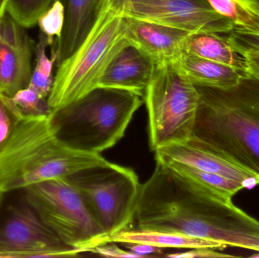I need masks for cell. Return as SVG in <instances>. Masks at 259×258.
Returning <instances> with one entry per match:
<instances>
[{"label":"cell","mask_w":259,"mask_h":258,"mask_svg":"<svg viewBox=\"0 0 259 258\" xmlns=\"http://www.w3.org/2000/svg\"><path fill=\"white\" fill-rule=\"evenodd\" d=\"M137 229L172 232L254 250L259 245V221L225 198L181 177L156 162L140 188Z\"/></svg>","instance_id":"1"},{"label":"cell","mask_w":259,"mask_h":258,"mask_svg":"<svg viewBox=\"0 0 259 258\" xmlns=\"http://www.w3.org/2000/svg\"><path fill=\"white\" fill-rule=\"evenodd\" d=\"M196 86L199 102L190 139L259 177V80L247 74L231 87Z\"/></svg>","instance_id":"2"},{"label":"cell","mask_w":259,"mask_h":258,"mask_svg":"<svg viewBox=\"0 0 259 258\" xmlns=\"http://www.w3.org/2000/svg\"><path fill=\"white\" fill-rule=\"evenodd\" d=\"M107 162L100 154L82 152L62 143L50 112L24 115L0 151V192L23 190Z\"/></svg>","instance_id":"3"},{"label":"cell","mask_w":259,"mask_h":258,"mask_svg":"<svg viewBox=\"0 0 259 258\" xmlns=\"http://www.w3.org/2000/svg\"><path fill=\"white\" fill-rule=\"evenodd\" d=\"M142 97L124 89L98 86L70 104L51 111L58 139L72 149L100 154L125 134Z\"/></svg>","instance_id":"4"},{"label":"cell","mask_w":259,"mask_h":258,"mask_svg":"<svg viewBox=\"0 0 259 258\" xmlns=\"http://www.w3.org/2000/svg\"><path fill=\"white\" fill-rule=\"evenodd\" d=\"M117 0H104L92 30L77 50L58 65L47 101L50 110L64 107L95 88L112 59L128 45Z\"/></svg>","instance_id":"5"},{"label":"cell","mask_w":259,"mask_h":258,"mask_svg":"<svg viewBox=\"0 0 259 258\" xmlns=\"http://www.w3.org/2000/svg\"><path fill=\"white\" fill-rule=\"evenodd\" d=\"M143 98L152 151L192 137L199 91L170 62L156 64Z\"/></svg>","instance_id":"6"},{"label":"cell","mask_w":259,"mask_h":258,"mask_svg":"<svg viewBox=\"0 0 259 258\" xmlns=\"http://www.w3.org/2000/svg\"><path fill=\"white\" fill-rule=\"evenodd\" d=\"M67 179L108 237L133 228L141 184L132 169L107 162Z\"/></svg>","instance_id":"7"},{"label":"cell","mask_w":259,"mask_h":258,"mask_svg":"<svg viewBox=\"0 0 259 258\" xmlns=\"http://www.w3.org/2000/svg\"><path fill=\"white\" fill-rule=\"evenodd\" d=\"M22 191L24 201L65 245L91 252L108 243L109 237L67 177L42 182Z\"/></svg>","instance_id":"8"},{"label":"cell","mask_w":259,"mask_h":258,"mask_svg":"<svg viewBox=\"0 0 259 258\" xmlns=\"http://www.w3.org/2000/svg\"><path fill=\"white\" fill-rule=\"evenodd\" d=\"M24 202L9 206L0 222V257H71L83 253L65 245Z\"/></svg>","instance_id":"9"},{"label":"cell","mask_w":259,"mask_h":258,"mask_svg":"<svg viewBox=\"0 0 259 258\" xmlns=\"http://www.w3.org/2000/svg\"><path fill=\"white\" fill-rule=\"evenodd\" d=\"M121 15L188 32L230 33L232 23L205 0H117Z\"/></svg>","instance_id":"10"},{"label":"cell","mask_w":259,"mask_h":258,"mask_svg":"<svg viewBox=\"0 0 259 258\" xmlns=\"http://www.w3.org/2000/svg\"><path fill=\"white\" fill-rule=\"evenodd\" d=\"M124 33L130 44L141 50L155 64L170 62L185 50L191 33L175 27L123 17Z\"/></svg>","instance_id":"11"},{"label":"cell","mask_w":259,"mask_h":258,"mask_svg":"<svg viewBox=\"0 0 259 258\" xmlns=\"http://www.w3.org/2000/svg\"><path fill=\"white\" fill-rule=\"evenodd\" d=\"M155 153L156 161L178 162L205 172L219 174L238 182L244 188L250 189L259 184L257 176L198 146L190 139L161 147Z\"/></svg>","instance_id":"12"},{"label":"cell","mask_w":259,"mask_h":258,"mask_svg":"<svg viewBox=\"0 0 259 258\" xmlns=\"http://www.w3.org/2000/svg\"><path fill=\"white\" fill-rule=\"evenodd\" d=\"M155 66L149 56L129 43L112 59L99 86L124 89L143 97Z\"/></svg>","instance_id":"13"},{"label":"cell","mask_w":259,"mask_h":258,"mask_svg":"<svg viewBox=\"0 0 259 258\" xmlns=\"http://www.w3.org/2000/svg\"><path fill=\"white\" fill-rule=\"evenodd\" d=\"M65 9V24L54 48L57 64L70 57L95 24L104 0H59Z\"/></svg>","instance_id":"14"},{"label":"cell","mask_w":259,"mask_h":258,"mask_svg":"<svg viewBox=\"0 0 259 258\" xmlns=\"http://www.w3.org/2000/svg\"><path fill=\"white\" fill-rule=\"evenodd\" d=\"M170 62L191 83L199 86L231 87L237 85L243 75L247 74L228 65L195 56L185 50Z\"/></svg>","instance_id":"15"},{"label":"cell","mask_w":259,"mask_h":258,"mask_svg":"<svg viewBox=\"0 0 259 258\" xmlns=\"http://www.w3.org/2000/svg\"><path fill=\"white\" fill-rule=\"evenodd\" d=\"M149 244L161 248H211L223 250L227 245L221 242L187 236L181 233L172 232L158 231V230H141V229H129L123 230L113 236H110L108 243Z\"/></svg>","instance_id":"16"},{"label":"cell","mask_w":259,"mask_h":258,"mask_svg":"<svg viewBox=\"0 0 259 258\" xmlns=\"http://www.w3.org/2000/svg\"><path fill=\"white\" fill-rule=\"evenodd\" d=\"M32 49L15 48L0 41V94L12 97L30 84Z\"/></svg>","instance_id":"17"},{"label":"cell","mask_w":259,"mask_h":258,"mask_svg":"<svg viewBox=\"0 0 259 258\" xmlns=\"http://www.w3.org/2000/svg\"><path fill=\"white\" fill-rule=\"evenodd\" d=\"M185 51L247 74L244 58L234 49L228 36L224 37L217 33L190 35L186 43Z\"/></svg>","instance_id":"18"},{"label":"cell","mask_w":259,"mask_h":258,"mask_svg":"<svg viewBox=\"0 0 259 258\" xmlns=\"http://www.w3.org/2000/svg\"><path fill=\"white\" fill-rule=\"evenodd\" d=\"M211 9L229 20L234 28L259 32V0H205Z\"/></svg>","instance_id":"19"},{"label":"cell","mask_w":259,"mask_h":258,"mask_svg":"<svg viewBox=\"0 0 259 258\" xmlns=\"http://www.w3.org/2000/svg\"><path fill=\"white\" fill-rule=\"evenodd\" d=\"M159 162V161H156ZM170 167L181 177L193 182L196 184L215 192L225 198H231L239 191L245 189L238 182L230 180L219 174L205 172L187 165L175 162H160Z\"/></svg>","instance_id":"20"},{"label":"cell","mask_w":259,"mask_h":258,"mask_svg":"<svg viewBox=\"0 0 259 258\" xmlns=\"http://www.w3.org/2000/svg\"><path fill=\"white\" fill-rule=\"evenodd\" d=\"M50 45L45 35L40 33L39 40L36 48V65L32 71L29 87L34 89L42 98H48L53 87L54 77L53 75V67L57 62V55L54 47L52 48V56L48 57L47 48Z\"/></svg>","instance_id":"21"},{"label":"cell","mask_w":259,"mask_h":258,"mask_svg":"<svg viewBox=\"0 0 259 258\" xmlns=\"http://www.w3.org/2000/svg\"><path fill=\"white\" fill-rule=\"evenodd\" d=\"M56 0H9L6 12L24 28L37 24L39 17Z\"/></svg>","instance_id":"22"},{"label":"cell","mask_w":259,"mask_h":258,"mask_svg":"<svg viewBox=\"0 0 259 258\" xmlns=\"http://www.w3.org/2000/svg\"><path fill=\"white\" fill-rule=\"evenodd\" d=\"M24 115L12 98L0 94V151L10 139Z\"/></svg>","instance_id":"23"},{"label":"cell","mask_w":259,"mask_h":258,"mask_svg":"<svg viewBox=\"0 0 259 258\" xmlns=\"http://www.w3.org/2000/svg\"><path fill=\"white\" fill-rule=\"evenodd\" d=\"M37 24L50 45H54L55 38L58 39L60 37L65 24V9L62 3L56 0L51 7L39 17Z\"/></svg>","instance_id":"24"},{"label":"cell","mask_w":259,"mask_h":258,"mask_svg":"<svg viewBox=\"0 0 259 258\" xmlns=\"http://www.w3.org/2000/svg\"><path fill=\"white\" fill-rule=\"evenodd\" d=\"M12 99L24 115H40L51 112L47 98H42L29 86L16 92Z\"/></svg>","instance_id":"25"},{"label":"cell","mask_w":259,"mask_h":258,"mask_svg":"<svg viewBox=\"0 0 259 258\" xmlns=\"http://www.w3.org/2000/svg\"><path fill=\"white\" fill-rule=\"evenodd\" d=\"M228 37L234 49L244 58L247 74L259 80V48L241 45Z\"/></svg>","instance_id":"26"},{"label":"cell","mask_w":259,"mask_h":258,"mask_svg":"<svg viewBox=\"0 0 259 258\" xmlns=\"http://www.w3.org/2000/svg\"><path fill=\"white\" fill-rule=\"evenodd\" d=\"M91 252L107 257L139 258L138 256L131 252L128 250L125 251V250L121 249V248L117 246L114 242H109V243L96 247L91 251Z\"/></svg>","instance_id":"27"},{"label":"cell","mask_w":259,"mask_h":258,"mask_svg":"<svg viewBox=\"0 0 259 258\" xmlns=\"http://www.w3.org/2000/svg\"><path fill=\"white\" fill-rule=\"evenodd\" d=\"M229 34L230 39L237 43L259 48V32L246 31L234 28Z\"/></svg>","instance_id":"28"},{"label":"cell","mask_w":259,"mask_h":258,"mask_svg":"<svg viewBox=\"0 0 259 258\" xmlns=\"http://www.w3.org/2000/svg\"><path fill=\"white\" fill-rule=\"evenodd\" d=\"M167 257L175 258H195V257H233L229 254L217 252L211 248H196L190 249L185 252L175 253L167 254Z\"/></svg>","instance_id":"29"},{"label":"cell","mask_w":259,"mask_h":258,"mask_svg":"<svg viewBox=\"0 0 259 258\" xmlns=\"http://www.w3.org/2000/svg\"><path fill=\"white\" fill-rule=\"evenodd\" d=\"M126 248L131 252L134 253L139 258L150 257V256L160 255L162 254V248L149 244L130 243L124 244Z\"/></svg>","instance_id":"30"},{"label":"cell","mask_w":259,"mask_h":258,"mask_svg":"<svg viewBox=\"0 0 259 258\" xmlns=\"http://www.w3.org/2000/svg\"><path fill=\"white\" fill-rule=\"evenodd\" d=\"M8 1L9 0H0V18L6 13Z\"/></svg>","instance_id":"31"},{"label":"cell","mask_w":259,"mask_h":258,"mask_svg":"<svg viewBox=\"0 0 259 258\" xmlns=\"http://www.w3.org/2000/svg\"><path fill=\"white\" fill-rule=\"evenodd\" d=\"M3 195H4V194L1 193V192H0V204H1L2 200H3Z\"/></svg>","instance_id":"32"}]
</instances>
